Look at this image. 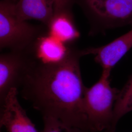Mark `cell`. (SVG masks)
Wrapping results in <instances>:
<instances>
[{"instance_id": "obj_8", "label": "cell", "mask_w": 132, "mask_h": 132, "mask_svg": "<svg viewBox=\"0 0 132 132\" xmlns=\"http://www.w3.org/2000/svg\"><path fill=\"white\" fill-rule=\"evenodd\" d=\"M15 11L20 19L37 20L47 27L54 15V0H19Z\"/></svg>"}, {"instance_id": "obj_5", "label": "cell", "mask_w": 132, "mask_h": 132, "mask_svg": "<svg viewBox=\"0 0 132 132\" xmlns=\"http://www.w3.org/2000/svg\"><path fill=\"white\" fill-rule=\"evenodd\" d=\"M38 60L33 51H10L0 55V104L12 89H20Z\"/></svg>"}, {"instance_id": "obj_14", "label": "cell", "mask_w": 132, "mask_h": 132, "mask_svg": "<svg viewBox=\"0 0 132 132\" xmlns=\"http://www.w3.org/2000/svg\"><path fill=\"white\" fill-rule=\"evenodd\" d=\"M10 1H12L13 2H14L15 3H16L19 0H10Z\"/></svg>"}, {"instance_id": "obj_12", "label": "cell", "mask_w": 132, "mask_h": 132, "mask_svg": "<svg viewBox=\"0 0 132 132\" xmlns=\"http://www.w3.org/2000/svg\"><path fill=\"white\" fill-rule=\"evenodd\" d=\"M44 127L42 132H89L78 128L68 125L55 118H43Z\"/></svg>"}, {"instance_id": "obj_13", "label": "cell", "mask_w": 132, "mask_h": 132, "mask_svg": "<svg viewBox=\"0 0 132 132\" xmlns=\"http://www.w3.org/2000/svg\"><path fill=\"white\" fill-rule=\"evenodd\" d=\"M75 0H54V14L62 12H72Z\"/></svg>"}, {"instance_id": "obj_4", "label": "cell", "mask_w": 132, "mask_h": 132, "mask_svg": "<svg viewBox=\"0 0 132 132\" xmlns=\"http://www.w3.org/2000/svg\"><path fill=\"white\" fill-rule=\"evenodd\" d=\"M90 25L89 35L108 30L132 27V0H75Z\"/></svg>"}, {"instance_id": "obj_15", "label": "cell", "mask_w": 132, "mask_h": 132, "mask_svg": "<svg viewBox=\"0 0 132 132\" xmlns=\"http://www.w3.org/2000/svg\"><path fill=\"white\" fill-rule=\"evenodd\" d=\"M103 132H115V131H104Z\"/></svg>"}, {"instance_id": "obj_6", "label": "cell", "mask_w": 132, "mask_h": 132, "mask_svg": "<svg viewBox=\"0 0 132 132\" xmlns=\"http://www.w3.org/2000/svg\"><path fill=\"white\" fill-rule=\"evenodd\" d=\"M18 90L12 89L1 105L0 126L8 132H39L19 103Z\"/></svg>"}, {"instance_id": "obj_11", "label": "cell", "mask_w": 132, "mask_h": 132, "mask_svg": "<svg viewBox=\"0 0 132 132\" xmlns=\"http://www.w3.org/2000/svg\"><path fill=\"white\" fill-rule=\"evenodd\" d=\"M132 111V75L118 94L113 109V127L120 119Z\"/></svg>"}, {"instance_id": "obj_1", "label": "cell", "mask_w": 132, "mask_h": 132, "mask_svg": "<svg viewBox=\"0 0 132 132\" xmlns=\"http://www.w3.org/2000/svg\"><path fill=\"white\" fill-rule=\"evenodd\" d=\"M83 56L82 50L71 46L60 61H38L20 88V94L43 118H55L88 131L83 106L87 87L83 82L80 65Z\"/></svg>"}, {"instance_id": "obj_10", "label": "cell", "mask_w": 132, "mask_h": 132, "mask_svg": "<svg viewBox=\"0 0 132 132\" xmlns=\"http://www.w3.org/2000/svg\"><path fill=\"white\" fill-rule=\"evenodd\" d=\"M47 28L48 34L68 45H71L80 37L72 12L54 14Z\"/></svg>"}, {"instance_id": "obj_3", "label": "cell", "mask_w": 132, "mask_h": 132, "mask_svg": "<svg viewBox=\"0 0 132 132\" xmlns=\"http://www.w3.org/2000/svg\"><path fill=\"white\" fill-rule=\"evenodd\" d=\"M15 3L10 0L0 2V48L10 51H33L37 40L48 33L44 24L33 25L20 19L15 11Z\"/></svg>"}, {"instance_id": "obj_2", "label": "cell", "mask_w": 132, "mask_h": 132, "mask_svg": "<svg viewBox=\"0 0 132 132\" xmlns=\"http://www.w3.org/2000/svg\"><path fill=\"white\" fill-rule=\"evenodd\" d=\"M110 76L102 72L99 80L86 88L83 106L89 132L115 131L113 109L120 90L111 87Z\"/></svg>"}, {"instance_id": "obj_9", "label": "cell", "mask_w": 132, "mask_h": 132, "mask_svg": "<svg viewBox=\"0 0 132 132\" xmlns=\"http://www.w3.org/2000/svg\"><path fill=\"white\" fill-rule=\"evenodd\" d=\"M71 45H66L48 33L40 37L35 43L33 52L36 59L44 63H52L63 59Z\"/></svg>"}, {"instance_id": "obj_7", "label": "cell", "mask_w": 132, "mask_h": 132, "mask_svg": "<svg viewBox=\"0 0 132 132\" xmlns=\"http://www.w3.org/2000/svg\"><path fill=\"white\" fill-rule=\"evenodd\" d=\"M132 47V29L112 42L99 47L82 50L84 56L93 54L94 61L102 68V72L111 74L114 66Z\"/></svg>"}]
</instances>
